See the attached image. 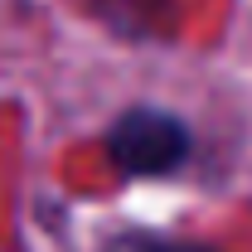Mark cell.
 Returning <instances> with one entry per match:
<instances>
[{"instance_id":"cell-1","label":"cell","mask_w":252,"mask_h":252,"mask_svg":"<svg viewBox=\"0 0 252 252\" xmlns=\"http://www.w3.org/2000/svg\"><path fill=\"white\" fill-rule=\"evenodd\" d=\"M194 151L189 126L165 107H131L107 126V156L126 180H160L175 175Z\"/></svg>"},{"instance_id":"cell-2","label":"cell","mask_w":252,"mask_h":252,"mask_svg":"<svg viewBox=\"0 0 252 252\" xmlns=\"http://www.w3.org/2000/svg\"><path fill=\"white\" fill-rule=\"evenodd\" d=\"M102 252H219V248H209V243H180V238H165V233H122Z\"/></svg>"}]
</instances>
